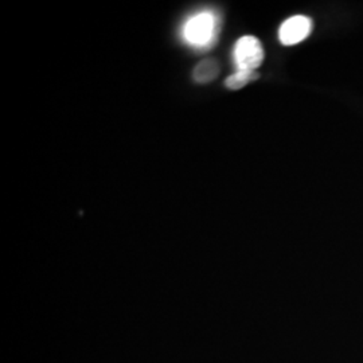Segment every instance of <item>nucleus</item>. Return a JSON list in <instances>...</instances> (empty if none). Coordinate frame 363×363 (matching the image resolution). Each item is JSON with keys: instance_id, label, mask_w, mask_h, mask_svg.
Listing matches in <instances>:
<instances>
[{"instance_id": "obj_1", "label": "nucleus", "mask_w": 363, "mask_h": 363, "mask_svg": "<svg viewBox=\"0 0 363 363\" xmlns=\"http://www.w3.org/2000/svg\"><path fill=\"white\" fill-rule=\"evenodd\" d=\"M220 18L213 11H201L187 19L183 26V38L194 48H208L217 38Z\"/></svg>"}, {"instance_id": "obj_2", "label": "nucleus", "mask_w": 363, "mask_h": 363, "mask_svg": "<svg viewBox=\"0 0 363 363\" xmlns=\"http://www.w3.org/2000/svg\"><path fill=\"white\" fill-rule=\"evenodd\" d=\"M264 55L265 54L261 42L253 35L241 37L234 45L233 60L237 70L257 72V67L264 61Z\"/></svg>"}, {"instance_id": "obj_3", "label": "nucleus", "mask_w": 363, "mask_h": 363, "mask_svg": "<svg viewBox=\"0 0 363 363\" xmlns=\"http://www.w3.org/2000/svg\"><path fill=\"white\" fill-rule=\"evenodd\" d=\"M312 31V21L304 15H295L286 19L279 28V39L286 46H294L308 38Z\"/></svg>"}, {"instance_id": "obj_4", "label": "nucleus", "mask_w": 363, "mask_h": 363, "mask_svg": "<svg viewBox=\"0 0 363 363\" xmlns=\"http://www.w3.org/2000/svg\"><path fill=\"white\" fill-rule=\"evenodd\" d=\"M220 64L214 58H206L195 66L193 79L195 84H210L220 74Z\"/></svg>"}, {"instance_id": "obj_5", "label": "nucleus", "mask_w": 363, "mask_h": 363, "mask_svg": "<svg viewBox=\"0 0 363 363\" xmlns=\"http://www.w3.org/2000/svg\"><path fill=\"white\" fill-rule=\"evenodd\" d=\"M259 74L253 70H237L234 74L225 79V86L230 91H240L249 84L259 79Z\"/></svg>"}]
</instances>
